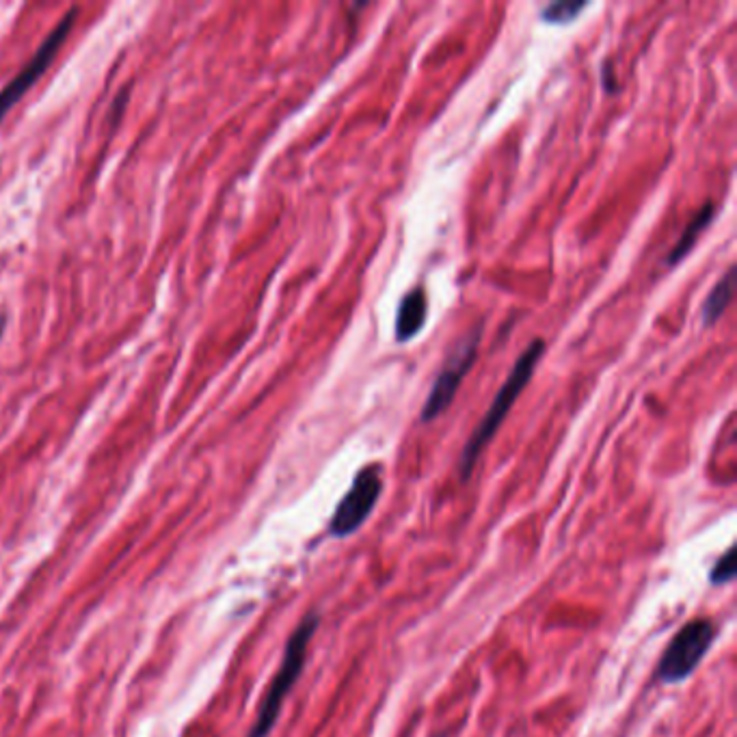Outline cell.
I'll return each instance as SVG.
<instances>
[{
    "label": "cell",
    "instance_id": "cell-1",
    "mask_svg": "<svg viewBox=\"0 0 737 737\" xmlns=\"http://www.w3.org/2000/svg\"><path fill=\"white\" fill-rule=\"evenodd\" d=\"M545 353V342L543 340H534L524 355L517 360L515 368L509 374V378L504 381V385L500 387L498 396L493 398L491 407L487 409L484 418L478 424V428L474 430V435L470 437V441L466 444L463 448V455H461V461H459V472H461V478L468 480L472 472H474L476 461L480 459L484 446L493 439V435L498 432V428L502 426V421L506 420L511 407L515 405L517 396L526 389L534 370H536V364L538 360L543 357Z\"/></svg>",
    "mask_w": 737,
    "mask_h": 737
},
{
    "label": "cell",
    "instance_id": "cell-4",
    "mask_svg": "<svg viewBox=\"0 0 737 737\" xmlns=\"http://www.w3.org/2000/svg\"><path fill=\"white\" fill-rule=\"evenodd\" d=\"M383 493V470L381 466H366L355 476L351 489L338 504L331 522L329 534L335 538H346L355 534L360 527L368 522L378 498Z\"/></svg>",
    "mask_w": 737,
    "mask_h": 737
},
{
    "label": "cell",
    "instance_id": "cell-5",
    "mask_svg": "<svg viewBox=\"0 0 737 737\" xmlns=\"http://www.w3.org/2000/svg\"><path fill=\"white\" fill-rule=\"evenodd\" d=\"M482 338V327H474L455 349V353L448 357V362L444 364L441 372L437 374L432 389L421 407V421L435 420L439 418L455 400L461 381L466 378V374L474 366L476 353H478V344Z\"/></svg>",
    "mask_w": 737,
    "mask_h": 737
},
{
    "label": "cell",
    "instance_id": "cell-7",
    "mask_svg": "<svg viewBox=\"0 0 737 737\" xmlns=\"http://www.w3.org/2000/svg\"><path fill=\"white\" fill-rule=\"evenodd\" d=\"M426 314H428V301L421 288L412 290L396 314V340L398 342H409L414 340L426 322Z\"/></svg>",
    "mask_w": 737,
    "mask_h": 737
},
{
    "label": "cell",
    "instance_id": "cell-9",
    "mask_svg": "<svg viewBox=\"0 0 737 737\" xmlns=\"http://www.w3.org/2000/svg\"><path fill=\"white\" fill-rule=\"evenodd\" d=\"M734 288H736V277H734V268H729V273L725 277H720V281L712 288V292L707 295L705 303H703V322L705 327H712L716 320L725 314V310L729 308L731 299H734Z\"/></svg>",
    "mask_w": 737,
    "mask_h": 737
},
{
    "label": "cell",
    "instance_id": "cell-11",
    "mask_svg": "<svg viewBox=\"0 0 737 737\" xmlns=\"http://www.w3.org/2000/svg\"><path fill=\"white\" fill-rule=\"evenodd\" d=\"M736 578V560H734V547L727 549V554L714 565L709 579L712 584H729Z\"/></svg>",
    "mask_w": 737,
    "mask_h": 737
},
{
    "label": "cell",
    "instance_id": "cell-3",
    "mask_svg": "<svg viewBox=\"0 0 737 737\" xmlns=\"http://www.w3.org/2000/svg\"><path fill=\"white\" fill-rule=\"evenodd\" d=\"M716 640V626L709 619H694L685 623L669 642L655 677L662 684H680L687 680L703 662Z\"/></svg>",
    "mask_w": 737,
    "mask_h": 737
},
{
    "label": "cell",
    "instance_id": "cell-10",
    "mask_svg": "<svg viewBox=\"0 0 737 737\" xmlns=\"http://www.w3.org/2000/svg\"><path fill=\"white\" fill-rule=\"evenodd\" d=\"M584 9H586V2H569V0L554 2V4H549V7L543 9L541 18L545 22H549V24H569V22H574L578 18Z\"/></svg>",
    "mask_w": 737,
    "mask_h": 737
},
{
    "label": "cell",
    "instance_id": "cell-2",
    "mask_svg": "<svg viewBox=\"0 0 737 737\" xmlns=\"http://www.w3.org/2000/svg\"><path fill=\"white\" fill-rule=\"evenodd\" d=\"M318 623H320L318 615H308L290 635V640L286 644V651H284L281 666H279L277 675L273 677V682L268 685V692H266L260 712H258V720H256L249 737H266L270 734V729L275 727V723L279 718V712H281V705H284V698L288 696V692L292 690V685L297 684V680L303 673L308 649H310V642L317 633Z\"/></svg>",
    "mask_w": 737,
    "mask_h": 737
},
{
    "label": "cell",
    "instance_id": "cell-6",
    "mask_svg": "<svg viewBox=\"0 0 737 737\" xmlns=\"http://www.w3.org/2000/svg\"><path fill=\"white\" fill-rule=\"evenodd\" d=\"M76 13L78 9H70L63 20L54 26L51 31V35L44 40V44L40 46V51L33 54V58L20 70V74L0 92V124L2 119L7 117V113L18 105L26 92L44 76V72L49 70V65L53 63L54 56L61 51V46L65 44L72 26H74V20H76Z\"/></svg>",
    "mask_w": 737,
    "mask_h": 737
},
{
    "label": "cell",
    "instance_id": "cell-8",
    "mask_svg": "<svg viewBox=\"0 0 737 737\" xmlns=\"http://www.w3.org/2000/svg\"><path fill=\"white\" fill-rule=\"evenodd\" d=\"M714 204H705L701 211L696 212V216L690 221V225H685V232L680 236L677 245L673 247V252L669 254L666 258V264L669 266H677V264L684 260L685 256L692 252L696 238L705 232V227L712 223L714 218Z\"/></svg>",
    "mask_w": 737,
    "mask_h": 737
},
{
    "label": "cell",
    "instance_id": "cell-12",
    "mask_svg": "<svg viewBox=\"0 0 737 737\" xmlns=\"http://www.w3.org/2000/svg\"><path fill=\"white\" fill-rule=\"evenodd\" d=\"M4 324H7V314L0 310V338H2V333H4Z\"/></svg>",
    "mask_w": 737,
    "mask_h": 737
}]
</instances>
